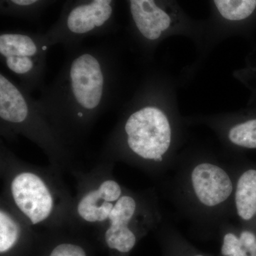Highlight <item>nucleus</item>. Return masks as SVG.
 Wrapping results in <instances>:
<instances>
[{
    "instance_id": "nucleus-1",
    "label": "nucleus",
    "mask_w": 256,
    "mask_h": 256,
    "mask_svg": "<svg viewBox=\"0 0 256 256\" xmlns=\"http://www.w3.org/2000/svg\"><path fill=\"white\" fill-rule=\"evenodd\" d=\"M170 171V196L186 218L220 226L233 218V160L226 162L202 152L178 154Z\"/></svg>"
},
{
    "instance_id": "nucleus-2",
    "label": "nucleus",
    "mask_w": 256,
    "mask_h": 256,
    "mask_svg": "<svg viewBox=\"0 0 256 256\" xmlns=\"http://www.w3.org/2000/svg\"><path fill=\"white\" fill-rule=\"evenodd\" d=\"M110 67L97 50H80L66 64L60 76L43 96L40 105L50 112L87 122L110 97Z\"/></svg>"
},
{
    "instance_id": "nucleus-3",
    "label": "nucleus",
    "mask_w": 256,
    "mask_h": 256,
    "mask_svg": "<svg viewBox=\"0 0 256 256\" xmlns=\"http://www.w3.org/2000/svg\"><path fill=\"white\" fill-rule=\"evenodd\" d=\"M118 136L122 160L153 174L172 169L178 156L176 127L164 108L146 104L130 111Z\"/></svg>"
},
{
    "instance_id": "nucleus-4",
    "label": "nucleus",
    "mask_w": 256,
    "mask_h": 256,
    "mask_svg": "<svg viewBox=\"0 0 256 256\" xmlns=\"http://www.w3.org/2000/svg\"><path fill=\"white\" fill-rule=\"evenodd\" d=\"M46 40L20 33L0 36V55L6 68L28 88L42 80L44 68Z\"/></svg>"
},
{
    "instance_id": "nucleus-5",
    "label": "nucleus",
    "mask_w": 256,
    "mask_h": 256,
    "mask_svg": "<svg viewBox=\"0 0 256 256\" xmlns=\"http://www.w3.org/2000/svg\"><path fill=\"white\" fill-rule=\"evenodd\" d=\"M16 210L32 225L46 222L54 214V192L41 174L32 170L15 173L9 184Z\"/></svg>"
},
{
    "instance_id": "nucleus-6",
    "label": "nucleus",
    "mask_w": 256,
    "mask_h": 256,
    "mask_svg": "<svg viewBox=\"0 0 256 256\" xmlns=\"http://www.w3.org/2000/svg\"><path fill=\"white\" fill-rule=\"evenodd\" d=\"M122 186L114 180H104L98 188L82 195L77 204V214L88 223L108 220L114 203L122 196Z\"/></svg>"
},
{
    "instance_id": "nucleus-7",
    "label": "nucleus",
    "mask_w": 256,
    "mask_h": 256,
    "mask_svg": "<svg viewBox=\"0 0 256 256\" xmlns=\"http://www.w3.org/2000/svg\"><path fill=\"white\" fill-rule=\"evenodd\" d=\"M130 8L138 31L148 41H158L172 26V18L156 0H130Z\"/></svg>"
},
{
    "instance_id": "nucleus-8",
    "label": "nucleus",
    "mask_w": 256,
    "mask_h": 256,
    "mask_svg": "<svg viewBox=\"0 0 256 256\" xmlns=\"http://www.w3.org/2000/svg\"><path fill=\"white\" fill-rule=\"evenodd\" d=\"M112 1L92 0L90 2L74 8L66 22L69 33L76 36H82L102 28L112 16Z\"/></svg>"
},
{
    "instance_id": "nucleus-9",
    "label": "nucleus",
    "mask_w": 256,
    "mask_h": 256,
    "mask_svg": "<svg viewBox=\"0 0 256 256\" xmlns=\"http://www.w3.org/2000/svg\"><path fill=\"white\" fill-rule=\"evenodd\" d=\"M234 164V216L244 223H250L256 218V168H240Z\"/></svg>"
},
{
    "instance_id": "nucleus-10",
    "label": "nucleus",
    "mask_w": 256,
    "mask_h": 256,
    "mask_svg": "<svg viewBox=\"0 0 256 256\" xmlns=\"http://www.w3.org/2000/svg\"><path fill=\"white\" fill-rule=\"evenodd\" d=\"M225 144L233 149H256V118L218 124Z\"/></svg>"
},
{
    "instance_id": "nucleus-11",
    "label": "nucleus",
    "mask_w": 256,
    "mask_h": 256,
    "mask_svg": "<svg viewBox=\"0 0 256 256\" xmlns=\"http://www.w3.org/2000/svg\"><path fill=\"white\" fill-rule=\"evenodd\" d=\"M225 229L220 254L222 256H256V234L248 229L235 232L228 222L222 224Z\"/></svg>"
},
{
    "instance_id": "nucleus-12",
    "label": "nucleus",
    "mask_w": 256,
    "mask_h": 256,
    "mask_svg": "<svg viewBox=\"0 0 256 256\" xmlns=\"http://www.w3.org/2000/svg\"><path fill=\"white\" fill-rule=\"evenodd\" d=\"M220 16L229 22L245 21L256 12V0H214Z\"/></svg>"
},
{
    "instance_id": "nucleus-13",
    "label": "nucleus",
    "mask_w": 256,
    "mask_h": 256,
    "mask_svg": "<svg viewBox=\"0 0 256 256\" xmlns=\"http://www.w3.org/2000/svg\"><path fill=\"white\" fill-rule=\"evenodd\" d=\"M20 222L4 208L0 210V252L2 255L10 252L18 244L21 236Z\"/></svg>"
},
{
    "instance_id": "nucleus-14",
    "label": "nucleus",
    "mask_w": 256,
    "mask_h": 256,
    "mask_svg": "<svg viewBox=\"0 0 256 256\" xmlns=\"http://www.w3.org/2000/svg\"><path fill=\"white\" fill-rule=\"evenodd\" d=\"M50 256H88L84 248L72 242H62L52 249Z\"/></svg>"
},
{
    "instance_id": "nucleus-15",
    "label": "nucleus",
    "mask_w": 256,
    "mask_h": 256,
    "mask_svg": "<svg viewBox=\"0 0 256 256\" xmlns=\"http://www.w3.org/2000/svg\"><path fill=\"white\" fill-rule=\"evenodd\" d=\"M13 4L18 6H28L36 4L40 0H10Z\"/></svg>"
},
{
    "instance_id": "nucleus-16",
    "label": "nucleus",
    "mask_w": 256,
    "mask_h": 256,
    "mask_svg": "<svg viewBox=\"0 0 256 256\" xmlns=\"http://www.w3.org/2000/svg\"><path fill=\"white\" fill-rule=\"evenodd\" d=\"M191 256H205L202 255V254H194V255Z\"/></svg>"
}]
</instances>
